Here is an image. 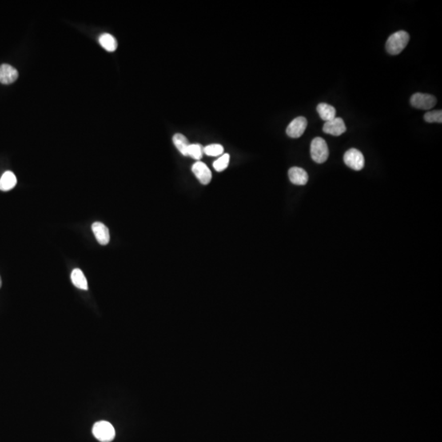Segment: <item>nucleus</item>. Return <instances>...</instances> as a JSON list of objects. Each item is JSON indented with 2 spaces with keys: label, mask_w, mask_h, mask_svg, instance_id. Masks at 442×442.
Returning a JSON list of instances; mask_svg holds the SVG:
<instances>
[{
  "label": "nucleus",
  "mask_w": 442,
  "mask_h": 442,
  "mask_svg": "<svg viewBox=\"0 0 442 442\" xmlns=\"http://www.w3.org/2000/svg\"><path fill=\"white\" fill-rule=\"evenodd\" d=\"M410 41V35L406 31L400 30L390 36L386 43L387 53L391 55L400 54L408 45Z\"/></svg>",
  "instance_id": "obj_1"
},
{
  "label": "nucleus",
  "mask_w": 442,
  "mask_h": 442,
  "mask_svg": "<svg viewBox=\"0 0 442 442\" xmlns=\"http://www.w3.org/2000/svg\"><path fill=\"white\" fill-rule=\"evenodd\" d=\"M311 156L315 162H325L329 156L328 145L325 140L320 137L315 138L311 144Z\"/></svg>",
  "instance_id": "obj_2"
},
{
  "label": "nucleus",
  "mask_w": 442,
  "mask_h": 442,
  "mask_svg": "<svg viewBox=\"0 0 442 442\" xmlns=\"http://www.w3.org/2000/svg\"><path fill=\"white\" fill-rule=\"evenodd\" d=\"M92 432L94 437L101 442L112 441L116 436L114 427L108 421H99L94 423Z\"/></svg>",
  "instance_id": "obj_3"
},
{
  "label": "nucleus",
  "mask_w": 442,
  "mask_h": 442,
  "mask_svg": "<svg viewBox=\"0 0 442 442\" xmlns=\"http://www.w3.org/2000/svg\"><path fill=\"white\" fill-rule=\"evenodd\" d=\"M344 162L348 167L354 171H361L364 166V155L356 148H351L346 152L343 157Z\"/></svg>",
  "instance_id": "obj_4"
},
{
  "label": "nucleus",
  "mask_w": 442,
  "mask_h": 442,
  "mask_svg": "<svg viewBox=\"0 0 442 442\" xmlns=\"http://www.w3.org/2000/svg\"><path fill=\"white\" fill-rule=\"evenodd\" d=\"M411 104L417 109L429 110L436 106V98L427 93H416L411 97Z\"/></svg>",
  "instance_id": "obj_5"
},
{
  "label": "nucleus",
  "mask_w": 442,
  "mask_h": 442,
  "mask_svg": "<svg viewBox=\"0 0 442 442\" xmlns=\"http://www.w3.org/2000/svg\"><path fill=\"white\" fill-rule=\"evenodd\" d=\"M307 120L305 117H298L291 121L286 132L289 137L297 139L302 135L307 127Z\"/></svg>",
  "instance_id": "obj_6"
},
{
  "label": "nucleus",
  "mask_w": 442,
  "mask_h": 442,
  "mask_svg": "<svg viewBox=\"0 0 442 442\" xmlns=\"http://www.w3.org/2000/svg\"><path fill=\"white\" fill-rule=\"evenodd\" d=\"M347 130L345 122L340 117H335L331 121H327L323 127L324 133L333 136H340Z\"/></svg>",
  "instance_id": "obj_7"
},
{
  "label": "nucleus",
  "mask_w": 442,
  "mask_h": 442,
  "mask_svg": "<svg viewBox=\"0 0 442 442\" xmlns=\"http://www.w3.org/2000/svg\"><path fill=\"white\" fill-rule=\"evenodd\" d=\"M192 171L201 184L204 185L210 184L212 178V172L205 163L197 161L192 166Z\"/></svg>",
  "instance_id": "obj_8"
},
{
  "label": "nucleus",
  "mask_w": 442,
  "mask_h": 442,
  "mask_svg": "<svg viewBox=\"0 0 442 442\" xmlns=\"http://www.w3.org/2000/svg\"><path fill=\"white\" fill-rule=\"evenodd\" d=\"M92 231L95 236L98 244L101 245H108L110 242L109 229L105 224L101 222H94L92 224Z\"/></svg>",
  "instance_id": "obj_9"
},
{
  "label": "nucleus",
  "mask_w": 442,
  "mask_h": 442,
  "mask_svg": "<svg viewBox=\"0 0 442 442\" xmlns=\"http://www.w3.org/2000/svg\"><path fill=\"white\" fill-rule=\"evenodd\" d=\"M17 78L18 72L16 68L9 64H3L0 66V83L4 85H10L15 82Z\"/></svg>",
  "instance_id": "obj_10"
},
{
  "label": "nucleus",
  "mask_w": 442,
  "mask_h": 442,
  "mask_svg": "<svg viewBox=\"0 0 442 442\" xmlns=\"http://www.w3.org/2000/svg\"><path fill=\"white\" fill-rule=\"evenodd\" d=\"M288 177L291 182L296 185H305L309 180L308 174L305 169L300 167H292L288 171Z\"/></svg>",
  "instance_id": "obj_11"
},
{
  "label": "nucleus",
  "mask_w": 442,
  "mask_h": 442,
  "mask_svg": "<svg viewBox=\"0 0 442 442\" xmlns=\"http://www.w3.org/2000/svg\"><path fill=\"white\" fill-rule=\"evenodd\" d=\"M17 177L13 172H5L0 178V190L5 192L11 190L17 185Z\"/></svg>",
  "instance_id": "obj_12"
},
{
  "label": "nucleus",
  "mask_w": 442,
  "mask_h": 442,
  "mask_svg": "<svg viewBox=\"0 0 442 442\" xmlns=\"http://www.w3.org/2000/svg\"><path fill=\"white\" fill-rule=\"evenodd\" d=\"M317 112L320 118L326 122L336 117V109L328 104H319L317 106Z\"/></svg>",
  "instance_id": "obj_13"
},
{
  "label": "nucleus",
  "mask_w": 442,
  "mask_h": 442,
  "mask_svg": "<svg viewBox=\"0 0 442 442\" xmlns=\"http://www.w3.org/2000/svg\"><path fill=\"white\" fill-rule=\"evenodd\" d=\"M72 284H74L75 287L77 288L82 290H88V283H87L86 278L82 271L80 269H75L72 272L71 275Z\"/></svg>",
  "instance_id": "obj_14"
},
{
  "label": "nucleus",
  "mask_w": 442,
  "mask_h": 442,
  "mask_svg": "<svg viewBox=\"0 0 442 442\" xmlns=\"http://www.w3.org/2000/svg\"><path fill=\"white\" fill-rule=\"evenodd\" d=\"M98 41L101 46L106 49L107 51L114 52L117 49V40L112 35L104 33L100 36Z\"/></svg>",
  "instance_id": "obj_15"
},
{
  "label": "nucleus",
  "mask_w": 442,
  "mask_h": 442,
  "mask_svg": "<svg viewBox=\"0 0 442 442\" xmlns=\"http://www.w3.org/2000/svg\"><path fill=\"white\" fill-rule=\"evenodd\" d=\"M173 143L181 154L184 155V156H188L187 153H188V146L190 145V144L188 143V140L184 134H181V133L175 134L173 137Z\"/></svg>",
  "instance_id": "obj_16"
},
{
  "label": "nucleus",
  "mask_w": 442,
  "mask_h": 442,
  "mask_svg": "<svg viewBox=\"0 0 442 442\" xmlns=\"http://www.w3.org/2000/svg\"><path fill=\"white\" fill-rule=\"evenodd\" d=\"M203 147L201 146V144H190L188 146V153L187 155L195 160H201L202 158L203 155Z\"/></svg>",
  "instance_id": "obj_17"
},
{
  "label": "nucleus",
  "mask_w": 442,
  "mask_h": 442,
  "mask_svg": "<svg viewBox=\"0 0 442 442\" xmlns=\"http://www.w3.org/2000/svg\"><path fill=\"white\" fill-rule=\"evenodd\" d=\"M203 153L211 157H217L224 153V148L220 144H211L203 148Z\"/></svg>",
  "instance_id": "obj_18"
},
{
  "label": "nucleus",
  "mask_w": 442,
  "mask_h": 442,
  "mask_svg": "<svg viewBox=\"0 0 442 442\" xmlns=\"http://www.w3.org/2000/svg\"><path fill=\"white\" fill-rule=\"evenodd\" d=\"M229 158H230V157H229V154H224L222 155V156H220V157L213 163L214 168H215L216 172H221L226 169L229 164Z\"/></svg>",
  "instance_id": "obj_19"
},
{
  "label": "nucleus",
  "mask_w": 442,
  "mask_h": 442,
  "mask_svg": "<svg viewBox=\"0 0 442 442\" xmlns=\"http://www.w3.org/2000/svg\"><path fill=\"white\" fill-rule=\"evenodd\" d=\"M424 120L427 123H442V112L439 111H431L424 115Z\"/></svg>",
  "instance_id": "obj_20"
},
{
  "label": "nucleus",
  "mask_w": 442,
  "mask_h": 442,
  "mask_svg": "<svg viewBox=\"0 0 442 442\" xmlns=\"http://www.w3.org/2000/svg\"><path fill=\"white\" fill-rule=\"evenodd\" d=\"M1 286H2V280H1V277H0V288H1Z\"/></svg>",
  "instance_id": "obj_21"
}]
</instances>
